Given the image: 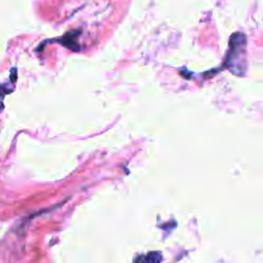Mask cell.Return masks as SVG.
I'll use <instances>...</instances> for the list:
<instances>
[{
  "label": "cell",
  "mask_w": 263,
  "mask_h": 263,
  "mask_svg": "<svg viewBox=\"0 0 263 263\" xmlns=\"http://www.w3.org/2000/svg\"><path fill=\"white\" fill-rule=\"evenodd\" d=\"M226 66L235 74L246 73L247 69V39L243 33H235L230 39V49L226 59Z\"/></svg>",
  "instance_id": "6da1fadb"
},
{
  "label": "cell",
  "mask_w": 263,
  "mask_h": 263,
  "mask_svg": "<svg viewBox=\"0 0 263 263\" xmlns=\"http://www.w3.org/2000/svg\"><path fill=\"white\" fill-rule=\"evenodd\" d=\"M136 261L158 262V261H162V256H161V254H158V253H152V254H149V256H146V257H140V258H138Z\"/></svg>",
  "instance_id": "7a4b0ae2"
},
{
  "label": "cell",
  "mask_w": 263,
  "mask_h": 263,
  "mask_svg": "<svg viewBox=\"0 0 263 263\" xmlns=\"http://www.w3.org/2000/svg\"><path fill=\"white\" fill-rule=\"evenodd\" d=\"M10 91H12V90H7V86H4V85H0V108L3 107V98H4L5 95Z\"/></svg>",
  "instance_id": "3957f363"
}]
</instances>
